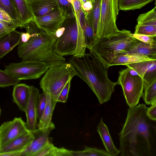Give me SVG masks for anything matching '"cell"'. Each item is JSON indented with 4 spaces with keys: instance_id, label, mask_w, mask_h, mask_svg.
I'll return each mask as SVG.
<instances>
[{
    "instance_id": "obj_36",
    "label": "cell",
    "mask_w": 156,
    "mask_h": 156,
    "mask_svg": "<svg viewBox=\"0 0 156 156\" xmlns=\"http://www.w3.org/2000/svg\"><path fill=\"white\" fill-rule=\"evenodd\" d=\"M25 28L27 32L31 35L34 36L39 33L41 29L38 27L34 20H31L23 25L21 28Z\"/></svg>"
},
{
    "instance_id": "obj_29",
    "label": "cell",
    "mask_w": 156,
    "mask_h": 156,
    "mask_svg": "<svg viewBox=\"0 0 156 156\" xmlns=\"http://www.w3.org/2000/svg\"><path fill=\"white\" fill-rule=\"evenodd\" d=\"M0 8L6 11L20 27L19 18L12 0H0Z\"/></svg>"
},
{
    "instance_id": "obj_13",
    "label": "cell",
    "mask_w": 156,
    "mask_h": 156,
    "mask_svg": "<svg viewBox=\"0 0 156 156\" xmlns=\"http://www.w3.org/2000/svg\"><path fill=\"white\" fill-rule=\"evenodd\" d=\"M55 128L54 124L48 128L41 129H37L30 132L34 138L30 145L20 153V156H35L48 144L50 140L49 135Z\"/></svg>"
},
{
    "instance_id": "obj_44",
    "label": "cell",
    "mask_w": 156,
    "mask_h": 156,
    "mask_svg": "<svg viewBox=\"0 0 156 156\" xmlns=\"http://www.w3.org/2000/svg\"><path fill=\"white\" fill-rule=\"evenodd\" d=\"M28 2V3L30 1L32 0H26Z\"/></svg>"
},
{
    "instance_id": "obj_8",
    "label": "cell",
    "mask_w": 156,
    "mask_h": 156,
    "mask_svg": "<svg viewBox=\"0 0 156 156\" xmlns=\"http://www.w3.org/2000/svg\"><path fill=\"white\" fill-rule=\"evenodd\" d=\"M119 11L118 0H101L100 17L94 44L98 40L119 31L116 23Z\"/></svg>"
},
{
    "instance_id": "obj_4",
    "label": "cell",
    "mask_w": 156,
    "mask_h": 156,
    "mask_svg": "<svg viewBox=\"0 0 156 156\" xmlns=\"http://www.w3.org/2000/svg\"><path fill=\"white\" fill-rule=\"evenodd\" d=\"M60 26L62 32L55 40L54 51L62 56L72 55L78 58L83 57L86 53L87 48L80 37L75 14L66 16Z\"/></svg>"
},
{
    "instance_id": "obj_10",
    "label": "cell",
    "mask_w": 156,
    "mask_h": 156,
    "mask_svg": "<svg viewBox=\"0 0 156 156\" xmlns=\"http://www.w3.org/2000/svg\"><path fill=\"white\" fill-rule=\"evenodd\" d=\"M29 132L21 117L4 122L0 126V147Z\"/></svg>"
},
{
    "instance_id": "obj_40",
    "label": "cell",
    "mask_w": 156,
    "mask_h": 156,
    "mask_svg": "<svg viewBox=\"0 0 156 156\" xmlns=\"http://www.w3.org/2000/svg\"><path fill=\"white\" fill-rule=\"evenodd\" d=\"M93 7L92 2L91 1H87L82 4V7L85 17L90 13Z\"/></svg>"
},
{
    "instance_id": "obj_2",
    "label": "cell",
    "mask_w": 156,
    "mask_h": 156,
    "mask_svg": "<svg viewBox=\"0 0 156 156\" xmlns=\"http://www.w3.org/2000/svg\"><path fill=\"white\" fill-rule=\"evenodd\" d=\"M69 62L76 76L90 88L100 104L110 100L117 82H112L108 78V69L94 53L90 52L81 58L72 56Z\"/></svg>"
},
{
    "instance_id": "obj_12",
    "label": "cell",
    "mask_w": 156,
    "mask_h": 156,
    "mask_svg": "<svg viewBox=\"0 0 156 156\" xmlns=\"http://www.w3.org/2000/svg\"><path fill=\"white\" fill-rule=\"evenodd\" d=\"M65 18L63 11L58 7L51 13L42 16L34 18L36 24L41 30L54 37L55 33Z\"/></svg>"
},
{
    "instance_id": "obj_22",
    "label": "cell",
    "mask_w": 156,
    "mask_h": 156,
    "mask_svg": "<svg viewBox=\"0 0 156 156\" xmlns=\"http://www.w3.org/2000/svg\"><path fill=\"white\" fill-rule=\"evenodd\" d=\"M125 53L136 54L156 59V44H147L137 40L131 48L122 54Z\"/></svg>"
},
{
    "instance_id": "obj_41",
    "label": "cell",
    "mask_w": 156,
    "mask_h": 156,
    "mask_svg": "<svg viewBox=\"0 0 156 156\" xmlns=\"http://www.w3.org/2000/svg\"><path fill=\"white\" fill-rule=\"evenodd\" d=\"M146 114L148 117L151 120H156V104L152 105L149 108H148Z\"/></svg>"
},
{
    "instance_id": "obj_42",
    "label": "cell",
    "mask_w": 156,
    "mask_h": 156,
    "mask_svg": "<svg viewBox=\"0 0 156 156\" xmlns=\"http://www.w3.org/2000/svg\"><path fill=\"white\" fill-rule=\"evenodd\" d=\"M34 36L31 35L27 32H22L21 36V43L27 42L31 37H33Z\"/></svg>"
},
{
    "instance_id": "obj_45",
    "label": "cell",
    "mask_w": 156,
    "mask_h": 156,
    "mask_svg": "<svg viewBox=\"0 0 156 156\" xmlns=\"http://www.w3.org/2000/svg\"><path fill=\"white\" fill-rule=\"evenodd\" d=\"M1 108H0V115L1 114Z\"/></svg>"
},
{
    "instance_id": "obj_7",
    "label": "cell",
    "mask_w": 156,
    "mask_h": 156,
    "mask_svg": "<svg viewBox=\"0 0 156 156\" xmlns=\"http://www.w3.org/2000/svg\"><path fill=\"white\" fill-rule=\"evenodd\" d=\"M131 32L123 29L108 37L97 41L90 52L113 54L123 53L136 42L137 39L132 37Z\"/></svg>"
},
{
    "instance_id": "obj_35",
    "label": "cell",
    "mask_w": 156,
    "mask_h": 156,
    "mask_svg": "<svg viewBox=\"0 0 156 156\" xmlns=\"http://www.w3.org/2000/svg\"><path fill=\"white\" fill-rule=\"evenodd\" d=\"M18 27L16 23L0 20V37Z\"/></svg>"
},
{
    "instance_id": "obj_25",
    "label": "cell",
    "mask_w": 156,
    "mask_h": 156,
    "mask_svg": "<svg viewBox=\"0 0 156 156\" xmlns=\"http://www.w3.org/2000/svg\"><path fill=\"white\" fill-rule=\"evenodd\" d=\"M155 0H118L119 10L126 11L140 9Z\"/></svg>"
},
{
    "instance_id": "obj_18",
    "label": "cell",
    "mask_w": 156,
    "mask_h": 156,
    "mask_svg": "<svg viewBox=\"0 0 156 156\" xmlns=\"http://www.w3.org/2000/svg\"><path fill=\"white\" fill-rule=\"evenodd\" d=\"M28 3L34 18L48 15L59 7L57 0H32Z\"/></svg>"
},
{
    "instance_id": "obj_27",
    "label": "cell",
    "mask_w": 156,
    "mask_h": 156,
    "mask_svg": "<svg viewBox=\"0 0 156 156\" xmlns=\"http://www.w3.org/2000/svg\"><path fill=\"white\" fill-rule=\"evenodd\" d=\"M144 93L142 96L148 105L156 104V80L149 83H144Z\"/></svg>"
},
{
    "instance_id": "obj_32",
    "label": "cell",
    "mask_w": 156,
    "mask_h": 156,
    "mask_svg": "<svg viewBox=\"0 0 156 156\" xmlns=\"http://www.w3.org/2000/svg\"><path fill=\"white\" fill-rule=\"evenodd\" d=\"M59 7L64 12L65 17L75 14L72 0H57Z\"/></svg>"
},
{
    "instance_id": "obj_19",
    "label": "cell",
    "mask_w": 156,
    "mask_h": 156,
    "mask_svg": "<svg viewBox=\"0 0 156 156\" xmlns=\"http://www.w3.org/2000/svg\"><path fill=\"white\" fill-rule=\"evenodd\" d=\"M21 34L15 30L0 37V58L21 43Z\"/></svg>"
},
{
    "instance_id": "obj_30",
    "label": "cell",
    "mask_w": 156,
    "mask_h": 156,
    "mask_svg": "<svg viewBox=\"0 0 156 156\" xmlns=\"http://www.w3.org/2000/svg\"><path fill=\"white\" fill-rule=\"evenodd\" d=\"M85 19L86 23L84 30L85 43L86 48L90 51L95 43L94 36L91 24L88 19L85 18Z\"/></svg>"
},
{
    "instance_id": "obj_37",
    "label": "cell",
    "mask_w": 156,
    "mask_h": 156,
    "mask_svg": "<svg viewBox=\"0 0 156 156\" xmlns=\"http://www.w3.org/2000/svg\"><path fill=\"white\" fill-rule=\"evenodd\" d=\"M131 35L135 38L145 43L150 44H156V37L134 33H131Z\"/></svg>"
},
{
    "instance_id": "obj_3",
    "label": "cell",
    "mask_w": 156,
    "mask_h": 156,
    "mask_svg": "<svg viewBox=\"0 0 156 156\" xmlns=\"http://www.w3.org/2000/svg\"><path fill=\"white\" fill-rule=\"evenodd\" d=\"M55 39L41 29L27 41L19 44L17 53L22 61H33L50 66L66 62L63 56L56 53L54 46Z\"/></svg>"
},
{
    "instance_id": "obj_43",
    "label": "cell",
    "mask_w": 156,
    "mask_h": 156,
    "mask_svg": "<svg viewBox=\"0 0 156 156\" xmlns=\"http://www.w3.org/2000/svg\"><path fill=\"white\" fill-rule=\"evenodd\" d=\"M87 0H81L82 4L85 2Z\"/></svg>"
},
{
    "instance_id": "obj_46",
    "label": "cell",
    "mask_w": 156,
    "mask_h": 156,
    "mask_svg": "<svg viewBox=\"0 0 156 156\" xmlns=\"http://www.w3.org/2000/svg\"><path fill=\"white\" fill-rule=\"evenodd\" d=\"M87 1H91L92 2H93V0H87Z\"/></svg>"
},
{
    "instance_id": "obj_17",
    "label": "cell",
    "mask_w": 156,
    "mask_h": 156,
    "mask_svg": "<svg viewBox=\"0 0 156 156\" xmlns=\"http://www.w3.org/2000/svg\"><path fill=\"white\" fill-rule=\"evenodd\" d=\"M137 72L144 83H149L156 80V59L139 62L126 65Z\"/></svg>"
},
{
    "instance_id": "obj_38",
    "label": "cell",
    "mask_w": 156,
    "mask_h": 156,
    "mask_svg": "<svg viewBox=\"0 0 156 156\" xmlns=\"http://www.w3.org/2000/svg\"><path fill=\"white\" fill-rule=\"evenodd\" d=\"M70 82L71 80L69 81L61 90L57 100V102L65 103L66 101L70 89Z\"/></svg>"
},
{
    "instance_id": "obj_16",
    "label": "cell",
    "mask_w": 156,
    "mask_h": 156,
    "mask_svg": "<svg viewBox=\"0 0 156 156\" xmlns=\"http://www.w3.org/2000/svg\"><path fill=\"white\" fill-rule=\"evenodd\" d=\"M30 86V95L24 112L27 118V128L30 132H32L35 130L37 126V105L39 90L33 86Z\"/></svg>"
},
{
    "instance_id": "obj_33",
    "label": "cell",
    "mask_w": 156,
    "mask_h": 156,
    "mask_svg": "<svg viewBox=\"0 0 156 156\" xmlns=\"http://www.w3.org/2000/svg\"><path fill=\"white\" fill-rule=\"evenodd\" d=\"M58 148L55 147L50 141L35 156H56Z\"/></svg>"
},
{
    "instance_id": "obj_24",
    "label": "cell",
    "mask_w": 156,
    "mask_h": 156,
    "mask_svg": "<svg viewBox=\"0 0 156 156\" xmlns=\"http://www.w3.org/2000/svg\"><path fill=\"white\" fill-rule=\"evenodd\" d=\"M20 22V27L30 21L34 17L28 2L26 0H12Z\"/></svg>"
},
{
    "instance_id": "obj_39",
    "label": "cell",
    "mask_w": 156,
    "mask_h": 156,
    "mask_svg": "<svg viewBox=\"0 0 156 156\" xmlns=\"http://www.w3.org/2000/svg\"><path fill=\"white\" fill-rule=\"evenodd\" d=\"M0 20L9 23H15L18 25L17 23L13 20L9 14L1 8H0Z\"/></svg>"
},
{
    "instance_id": "obj_9",
    "label": "cell",
    "mask_w": 156,
    "mask_h": 156,
    "mask_svg": "<svg viewBox=\"0 0 156 156\" xmlns=\"http://www.w3.org/2000/svg\"><path fill=\"white\" fill-rule=\"evenodd\" d=\"M50 66L37 62L22 61L11 63L5 66L4 70L19 80L36 79L45 73Z\"/></svg>"
},
{
    "instance_id": "obj_21",
    "label": "cell",
    "mask_w": 156,
    "mask_h": 156,
    "mask_svg": "<svg viewBox=\"0 0 156 156\" xmlns=\"http://www.w3.org/2000/svg\"><path fill=\"white\" fill-rule=\"evenodd\" d=\"M98 132L106 151L110 156H116L120 153L115 147L110 134L108 129L101 118L97 126Z\"/></svg>"
},
{
    "instance_id": "obj_5",
    "label": "cell",
    "mask_w": 156,
    "mask_h": 156,
    "mask_svg": "<svg viewBox=\"0 0 156 156\" xmlns=\"http://www.w3.org/2000/svg\"><path fill=\"white\" fill-rule=\"evenodd\" d=\"M75 76L76 72L69 62L52 66L49 68L41 80L40 87L43 92L48 94L57 101L66 83Z\"/></svg>"
},
{
    "instance_id": "obj_14",
    "label": "cell",
    "mask_w": 156,
    "mask_h": 156,
    "mask_svg": "<svg viewBox=\"0 0 156 156\" xmlns=\"http://www.w3.org/2000/svg\"><path fill=\"white\" fill-rule=\"evenodd\" d=\"M34 138L33 135L30 132L10 141L0 147V156H20Z\"/></svg>"
},
{
    "instance_id": "obj_34",
    "label": "cell",
    "mask_w": 156,
    "mask_h": 156,
    "mask_svg": "<svg viewBox=\"0 0 156 156\" xmlns=\"http://www.w3.org/2000/svg\"><path fill=\"white\" fill-rule=\"evenodd\" d=\"M46 99L45 93L39 94L37 105V118L39 120L41 118L46 105Z\"/></svg>"
},
{
    "instance_id": "obj_11",
    "label": "cell",
    "mask_w": 156,
    "mask_h": 156,
    "mask_svg": "<svg viewBox=\"0 0 156 156\" xmlns=\"http://www.w3.org/2000/svg\"><path fill=\"white\" fill-rule=\"evenodd\" d=\"M93 53V52H92ZM108 69L112 66L125 65L133 63L152 60L146 56L136 54L94 53Z\"/></svg>"
},
{
    "instance_id": "obj_28",
    "label": "cell",
    "mask_w": 156,
    "mask_h": 156,
    "mask_svg": "<svg viewBox=\"0 0 156 156\" xmlns=\"http://www.w3.org/2000/svg\"><path fill=\"white\" fill-rule=\"evenodd\" d=\"M72 156H110L106 151L97 148L85 146L81 151H72Z\"/></svg>"
},
{
    "instance_id": "obj_31",
    "label": "cell",
    "mask_w": 156,
    "mask_h": 156,
    "mask_svg": "<svg viewBox=\"0 0 156 156\" xmlns=\"http://www.w3.org/2000/svg\"><path fill=\"white\" fill-rule=\"evenodd\" d=\"M20 81L4 70L0 69V87H5L15 85Z\"/></svg>"
},
{
    "instance_id": "obj_15",
    "label": "cell",
    "mask_w": 156,
    "mask_h": 156,
    "mask_svg": "<svg viewBox=\"0 0 156 156\" xmlns=\"http://www.w3.org/2000/svg\"><path fill=\"white\" fill-rule=\"evenodd\" d=\"M134 33L156 37V6L140 14L137 20Z\"/></svg>"
},
{
    "instance_id": "obj_6",
    "label": "cell",
    "mask_w": 156,
    "mask_h": 156,
    "mask_svg": "<svg viewBox=\"0 0 156 156\" xmlns=\"http://www.w3.org/2000/svg\"><path fill=\"white\" fill-rule=\"evenodd\" d=\"M119 72L117 84L121 86L129 108L137 105L143 95L144 80L136 71L128 67Z\"/></svg>"
},
{
    "instance_id": "obj_1",
    "label": "cell",
    "mask_w": 156,
    "mask_h": 156,
    "mask_svg": "<svg viewBox=\"0 0 156 156\" xmlns=\"http://www.w3.org/2000/svg\"><path fill=\"white\" fill-rule=\"evenodd\" d=\"M147 108L141 104L128 108L119 134L121 155L156 156V121L147 116Z\"/></svg>"
},
{
    "instance_id": "obj_26",
    "label": "cell",
    "mask_w": 156,
    "mask_h": 156,
    "mask_svg": "<svg viewBox=\"0 0 156 156\" xmlns=\"http://www.w3.org/2000/svg\"><path fill=\"white\" fill-rule=\"evenodd\" d=\"M92 5V8L90 13L88 16L85 17L88 19L91 24L95 38L100 17L101 0H93Z\"/></svg>"
},
{
    "instance_id": "obj_20",
    "label": "cell",
    "mask_w": 156,
    "mask_h": 156,
    "mask_svg": "<svg viewBox=\"0 0 156 156\" xmlns=\"http://www.w3.org/2000/svg\"><path fill=\"white\" fill-rule=\"evenodd\" d=\"M30 89L31 86L25 83H18L14 85L12 94L13 101L23 112L25 111Z\"/></svg>"
},
{
    "instance_id": "obj_23",
    "label": "cell",
    "mask_w": 156,
    "mask_h": 156,
    "mask_svg": "<svg viewBox=\"0 0 156 156\" xmlns=\"http://www.w3.org/2000/svg\"><path fill=\"white\" fill-rule=\"evenodd\" d=\"M45 93L46 99V105L37 125L38 128L41 129L48 128L54 124L51 121L52 117L57 102L48 94Z\"/></svg>"
}]
</instances>
